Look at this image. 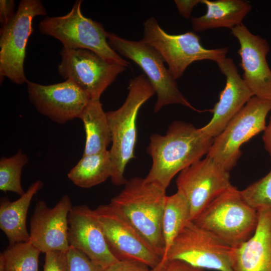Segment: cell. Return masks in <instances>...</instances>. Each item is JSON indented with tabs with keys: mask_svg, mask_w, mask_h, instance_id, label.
I'll list each match as a JSON object with an SVG mask.
<instances>
[{
	"mask_svg": "<svg viewBox=\"0 0 271 271\" xmlns=\"http://www.w3.org/2000/svg\"><path fill=\"white\" fill-rule=\"evenodd\" d=\"M213 140L190 123L173 122L165 135L151 136L147 152L152 165L145 178L166 189L177 174L207 154Z\"/></svg>",
	"mask_w": 271,
	"mask_h": 271,
	"instance_id": "1",
	"label": "cell"
},
{
	"mask_svg": "<svg viewBox=\"0 0 271 271\" xmlns=\"http://www.w3.org/2000/svg\"><path fill=\"white\" fill-rule=\"evenodd\" d=\"M166 196V189L157 184L134 177L109 203L161 258L165 253L162 223Z\"/></svg>",
	"mask_w": 271,
	"mask_h": 271,
	"instance_id": "2",
	"label": "cell"
},
{
	"mask_svg": "<svg viewBox=\"0 0 271 271\" xmlns=\"http://www.w3.org/2000/svg\"><path fill=\"white\" fill-rule=\"evenodd\" d=\"M128 93L123 104L117 109L106 112L111 133L109 150L112 163L110 177L115 185H124L127 180L124 170L129 161L136 158L137 118L141 106L155 93L146 75L130 79Z\"/></svg>",
	"mask_w": 271,
	"mask_h": 271,
	"instance_id": "3",
	"label": "cell"
},
{
	"mask_svg": "<svg viewBox=\"0 0 271 271\" xmlns=\"http://www.w3.org/2000/svg\"><path fill=\"white\" fill-rule=\"evenodd\" d=\"M192 221L233 248L252 235L258 212L232 186L213 200Z\"/></svg>",
	"mask_w": 271,
	"mask_h": 271,
	"instance_id": "4",
	"label": "cell"
},
{
	"mask_svg": "<svg viewBox=\"0 0 271 271\" xmlns=\"http://www.w3.org/2000/svg\"><path fill=\"white\" fill-rule=\"evenodd\" d=\"M81 4L82 1H76L65 15L43 19L39 25L40 32L58 40L63 47L88 50L106 60L128 67L129 63L108 44L103 25L83 15Z\"/></svg>",
	"mask_w": 271,
	"mask_h": 271,
	"instance_id": "5",
	"label": "cell"
},
{
	"mask_svg": "<svg viewBox=\"0 0 271 271\" xmlns=\"http://www.w3.org/2000/svg\"><path fill=\"white\" fill-rule=\"evenodd\" d=\"M144 43L154 48L168 66L172 77L177 80L183 75L192 63L209 60L217 64L225 59L227 48L208 49L200 42V38L194 32L172 35L164 31L154 17L144 23Z\"/></svg>",
	"mask_w": 271,
	"mask_h": 271,
	"instance_id": "6",
	"label": "cell"
},
{
	"mask_svg": "<svg viewBox=\"0 0 271 271\" xmlns=\"http://www.w3.org/2000/svg\"><path fill=\"white\" fill-rule=\"evenodd\" d=\"M107 39L110 47L119 55L129 59L144 72L157 95L154 111L159 112L166 105L177 104L194 111L195 108L178 89L176 81L164 65L161 55L153 47L140 41L122 38L107 32Z\"/></svg>",
	"mask_w": 271,
	"mask_h": 271,
	"instance_id": "7",
	"label": "cell"
},
{
	"mask_svg": "<svg viewBox=\"0 0 271 271\" xmlns=\"http://www.w3.org/2000/svg\"><path fill=\"white\" fill-rule=\"evenodd\" d=\"M271 110V101L252 97L214 138L207 156L229 171L241 156L240 147L265 129V118Z\"/></svg>",
	"mask_w": 271,
	"mask_h": 271,
	"instance_id": "8",
	"label": "cell"
},
{
	"mask_svg": "<svg viewBox=\"0 0 271 271\" xmlns=\"http://www.w3.org/2000/svg\"><path fill=\"white\" fill-rule=\"evenodd\" d=\"M47 11L39 0H22L12 19L0 32V78L17 84L27 83L24 64L28 39L33 32V21L46 16Z\"/></svg>",
	"mask_w": 271,
	"mask_h": 271,
	"instance_id": "9",
	"label": "cell"
},
{
	"mask_svg": "<svg viewBox=\"0 0 271 271\" xmlns=\"http://www.w3.org/2000/svg\"><path fill=\"white\" fill-rule=\"evenodd\" d=\"M231 248L213 234L189 221L162 259L180 260L204 269L234 271Z\"/></svg>",
	"mask_w": 271,
	"mask_h": 271,
	"instance_id": "10",
	"label": "cell"
},
{
	"mask_svg": "<svg viewBox=\"0 0 271 271\" xmlns=\"http://www.w3.org/2000/svg\"><path fill=\"white\" fill-rule=\"evenodd\" d=\"M60 55L59 74L65 79L73 81L91 99H100L103 92L126 68L86 49L63 47Z\"/></svg>",
	"mask_w": 271,
	"mask_h": 271,
	"instance_id": "11",
	"label": "cell"
},
{
	"mask_svg": "<svg viewBox=\"0 0 271 271\" xmlns=\"http://www.w3.org/2000/svg\"><path fill=\"white\" fill-rule=\"evenodd\" d=\"M108 247L119 261H136L155 268L161 258L110 203L94 209Z\"/></svg>",
	"mask_w": 271,
	"mask_h": 271,
	"instance_id": "12",
	"label": "cell"
},
{
	"mask_svg": "<svg viewBox=\"0 0 271 271\" xmlns=\"http://www.w3.org/2000/svg\"><path fill=\"white\" fill-rule=\"evenodd\" d=\"M178 190L187 198L193 221L213 200L231 187L229 171L206 156L182 170L177 178Z\"/></svg>",
	"mask_w": 271,
	"mask_h": 271,
	"instance_id": "13",
	"label": "cell"
},
{
	"mask_svg": "<svg viewBox=\"0 0 271 271\" xmlns=\"http://www.w3.org/2000/svg\"><path fill=\"white\" fill-rule=\"evenodd\" d=\"M27 84L30 101L37 110L59 124L79 118L91 99L85 91L69 79L48 85L28 80Z\"/></svg>",
	"mask_w": 271,
	"mask_h": 271,
	"instance_id": "14",
	"label": "cell"
},
{
	"mask_svg": "<svg viewBox=\"0 0 271 271\" xmlns=\"http://www.w3.org/2000/svg\"><path fill=\"white\" fill-rule=\"evenodd\" d=\"M70 197L63 195L53 207L42 200L35 207L30 220L29 242L46 253L51 251H66L68 241V215L72 208Z\"/></svg>",
	"mask_w": 271,
	"mask_h": 271,
	"instance_id": "15",
	"label": "cell"
},
{
	"mask_svg": "<svg viewBox=\"0 0 271 271\" xmlns=\"http://www.w3.org/2000/svg\"><path fill=\"white\" fill-rule=\"evenodd\" d=\"M231 31L240 45L238 53L244 82L253 96L271 101V70L266 61L269 51L268 42L251 33L243 24Z\"/></svg>",
	"mask_w": 271,
	"mask_h": 271,
	"instance_id": "16",
	"label": "cell"
},
{
	"mask_svg": "<svg viewBox=\"0 0 271 271\" xmlns=\"http://www.w3.org/2000/svg\"><path fill=\"white\" fill-rule=\"evenodd\" d=\"M68 241L104 269L118 261L110 251L94 210L86 205L72 207L68 215Z\"/></svg>",
	"mask_w": 271,
	"mask_h": 271,
	"instance_id": "17",
	"label": "cell"
},
{
	"mask_svg": "<svg viewBox=\"0 0 271 271\" xmlns=\"http://www.w3.org/2000/svg\"><path fill=\"white\" fill-rule=\"evenodd\" d=\"M217 64L226 77V84L220 93L219 101L212 109L211 119L200 128L205 135L213 139L223 131L232 118L253 96L240 77L232 59L226 58Z\"/></svg>",
	"mask_w": 271,
	"mask_h": 271,
	"instance_id": "18",
	"label": "cell"
},
{
	"mask_svg": "<svg viewBox=\"0 0 271 271\" xmlns=\"http://www.w3.org/2000/svg\"><path fill=\"white\" fill-rule=\"evenodd\" d=\"M258 212V222L252 235L231 248L234 271H271V208Z\"/></svg>",
	"mask_w": 271,
	"mask_h": 271,
	"instance_id": "19",
	"label": "cell"
},
{
	"mask_svg": "<svg viewBox=\"0 0 271 271\" xmlns=\"http://www.w3.org/2000/svg\"><path fill=\"white\" fill-rule=\"evenodd\" d=\"M43 186V182L38 180L18 199L11 201L6 197L1 198L0 228L8 238L9 244L29 241L26 226L28 210L33 197Z\"/></svg>",
	"mask_w": 271,
	"mask_h": 271,
	"instance_id": "20",
	"label": "cell"
},
{
	"mask_svg": "<svg viewBox=\"0 0 271 271\" xmlns=\"http://www.w3.org/2000/svg\"><path fill=\"white\" fill-rule=\"evenodd\" d=\"M206 5L205 14L191 18L195 32H203L220 28H232L242 24L252 6L245 0H201Z\"/></svg>",
	"mask_w": 271,
	"mask_h": 271,
	"instance_id": "21",
	"label": "cell"
},
{
	"mask_svg": "<svg viewBox=\"0 0 271 271\" xmlns=\"http://www.w3.org/2000/svg\"><path fill=\"white\" fill-rule=\"evenodd\" d=\"M85 132L83 155L105 151L111 143V133L106 113L100 99H91L80 114Z\"/></svg>",
	"mask_w": 271,
	"mask_h": 271,
	"instance_id": "22",
	"label": "cell"
},
{
	"mask_svg": "<svg viewBox=\"0 0 271 271\" xmlns=\"http://www.w3.org/2000/svg\"><path fill=\"white\" fill-rule=\"evenodd\" d=\"M112 163L109 151L92 155H83L69 171L68 177L73 184L83 188H89L110 178Z\"/></svg>",
	"mask_w": 271,
	"mask_h": 271,
	"instance_id": "23",
	"label": "cell"
},
{
	"mask_svg": "<svg viewBox=\"0 0 271 271\" xmlns=\"http://www.w3.org/2000/svg\"><path fill=\"white\" fill-rule=\"evenodd\" d=\"M190 217L189 203L182 192L177 190L173 195L166 196L162 223L165 244V253L163 257L174 239L190 221Z\"/></svg>",
	"mask_w": 271,
	"mask_h": 271,
	"instance_id": "24",
	"label": "cell"
},
{
	"mask_svg": "<svg viewBox=\"0 0 271 271\" xmlns=\"http://www.w3.org/2000/svg\"><path fill=\"white\" fill-rule=\"evenodd\" d=\"M41 252L29 241L9 244L0 255L4 271H39V257Z\"/></svg>",
	"mask_w": 271,
	"mask_h": 271,
	"instance_id": "25",
	"label": "cell"
},
{
	"mask_svg": "<svg viewBox=\"0 0 271 271\" xmlns=\"http://www.w3.org/2000/svg\"><path fill=\"white\" fill-rule=\"evenodd\" d=\"M28 158L21 150L9 158L0 160V190L11 191L20 196L25 192L21 185V177L23 167L28 163Z\"/></svg>",
	"mask_w": 271,
	"mask_h": 271,
	"instance_id": "26",
	"label": "cell"
},
{
	"mask_svg": "<svg viewBox=\"0 0 271 271\" xmlns=\"http://www.w3.org/2000/svg\"><path fill=\"white\" fill-rule=\"evenodd\" d=\"M240 191L244 200L256 211L271 208V170L264 177Z\"/></svg>",
	"mask_w": 271,
	"mask_h": 271,
	"instance_id": "27",
	"label": "cell"
},
{
	"mask_svg": "<svg viewBox=\"0 0 271 271\" xmlns=\"http://www.w3.org/2000/svg\"><path fill=\"white\" fill-rule=\"evenodd\" d=\"M69 271H103L104 268L80 250L70 246L66 251Z\"/></svg>",
	"mask_w": 271,
	"mask_h": 271,
	"instance_id": "28",
	"label": "cell"
},
{
	"mask_svg": "<svg viewBox=\"0 0 271 271\" xmlns=\"http://www.w3.org/2000/svg\"><path fill=\"white\" fill-rule=\"evenodd\" d=\"M43 271H69L66 251L46 252Z\"/></svg>",
	"mask_w": 271,
	"mask_h": 271,
	"instance_id": "29",
	"label": "cell"
},
{
	"mask_svg": "<svg viewBox=\"0 0 271 271\" xmlns=\"http://www.w3.org/2000/svg\"><path fill=\"white\" fill-rule=\"evenodd\" d=\"M153 271H205L204 269L193 266L177 259H162Z\"/></svg>",
	"mask_w": 271,
	"mask_h": 271,
	"instance_id": "30",
	"label": "cell"
},
{
	"mask_svg": "<svg viewBox=\"0 0 271 271\" xmlns=\"http://www.w3.org/2000/svg\"><path fill=\"white\" fill-rule=\"evenodd\" d=\"M103 271H153L147 265L136 261H118Z\"/></svg>",
	"mask_w": 271,
	"mask_h": 271,
	"instance_id": "31",
	"label": "cell"
},
{
	"mask_svg": "<svg viewBox=\"0 0 271 271\" xmlns=\"http://www.w3.org/2000/svg\"><path fill=\"white\" fill-rule=\"evenodd\" d=\"M15 2L13 0L0 1V23L2 27L6 25L13 18Z\"/></svg>",
	"mask_w": 271,
	"mask_h": 271,
	"instance_id": "32",
	"label": "cell"
},
{
	"mask_svg": "<svg viewBox=\"0 0 271 271\" xmlns=\"http://www.w3.org/2000/svg\"><path fill=\"white\" fill-rule=\"evenodd\" d=\"M175 4L179 14L188 19L190 18L192 10L195 6L201 3L200 0H175Z\"/></svg>",
	"mask_w": 271,
	"mask_h": 271,
	"instance_id": "33",
	"label": "cell"
},
{
	"mask_svg": "<svg viewBox=\"0 0 271 271\" xmlns=\"http://www.w3.org/2000/svg\"><path fill=\"white\" fill-rule=\"evenodd\" d=\"M270 116L268 124L266 126L262 137L263 141L265 150L268 153L271 159V110Z\"/></svg>",
	"mask_w": 271,
	"mask_h": 271,
	"instance_id": "34",
	"label": "cell"
}]
</instances>
